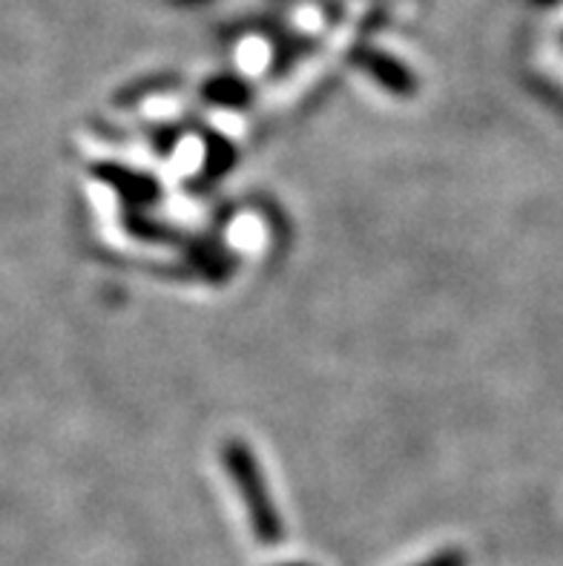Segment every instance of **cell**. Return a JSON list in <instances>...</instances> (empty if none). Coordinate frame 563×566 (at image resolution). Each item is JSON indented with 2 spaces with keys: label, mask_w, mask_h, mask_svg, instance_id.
<instances>
[{
  "label": "cell",
  "mask_w": 563,
  "mask_h": 566,
  "mask_svg": "<svg viewBox=\"0 0 563 566\" xmlns=\"http://www.w3.org/2000/svg\"><path fill=\"white\" fill-rule=\"evenodd\" d=\"M221 463L233 478L236 489L244 501V510L250 515V526L262 544H279L285 530H282V517H279L277 506H273L268 486H264L262 469L257 463V454L250 452L242 440H230L221 446Z\"/></svg>",
  "instance_id": "cell-1"
},
{
  "label": "cell",
  "mask_w": 563,
  "mask_h": 566,
  "mask_svg": "<svg viewBox=\"0 0 563 566\" xmlns=\"http://www.w3.org/2000/svg\"><path fill=\"white\" fill-rule=\"evenodd\" d=\"M354 64H357L359 70L368 72V75H372L377 84H383L388 93L399 95V98H408V95L417 93V78H414L411 72L399 64V61H394L392 55H385V52L368 50V46H365V50L354 52Z\"/></svg>",
  "instance_id": "cell-2"
},
{
  "label": "cell",
  "mask_w": 563,
  "mask_h": 566,
  "mask_svg": "<svg viewBox=\"0 0 563 566\" xmlns=\"http://www.w3.org/2000/svg\"><path fill=\"white\" fill-rule=\"evenodd\" d=\"M207 98L219 101V104H239V101L248 98V90H244L239 81H230V78H221L213 81V84L205 90Z\"/></svg>",
  "instance_id": "cell-3"
},
{
  "label": "cell",
  "mask_w": 563,
  "mask_h": 566,
  "mask_svg": "<svg viewBox=\"0 0 563 566\" xmlns=\"http://www.w3.org/2000/svg\"><path fill=\"white\" fill-rule=\"evenodd\" d=\"M466 564H469V558H466L463 549H442V553H437L435 558H426L417 566H466Z\"/></svg>",
  "instance_id": "cell-4"
},
{
  "label": "cell",
  "mask_w": 563,
  "mask_h": 566,
  "mask_svg": "<svg viewBox=\"0 0 563 566\" xmlns=\"http://www.w3.org/2000/svg\"><path fill=\"white\" fill-rule=\"evenodd\" d=\"M282 566H307V564H282Z\"/></svg>",
  "instance_id": "cell-5"
}]
</instances>
